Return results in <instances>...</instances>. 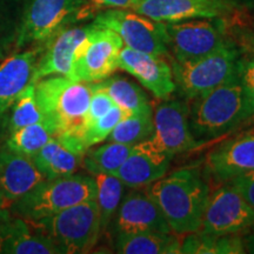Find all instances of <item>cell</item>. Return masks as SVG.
Instances as JSON below:
<instances>
[{"instance_id": "1", "label": "cell", "mask_w": 254, "mask_h": 254, "mask_svg": "<svg viewBox=\"0 0 254 254\" xmlns=\"http://www.w3.org/2000/svg\"><path fill=\"white\" fill-rule=\"evenodd\" d=\"M92 97L91 82L65 75H50L36 81V99L44 123L55 138L75 153L84 155V129Z\"/></svg>"}, {"instance_id": "2", "label": "cell", "mask_w": 254, "mask_h": 254, "mask_svg": "<svg viewBox=\"0 0 254 254\" xmlns=\"http://www.w3.org/2000/svg\"><path fill=\"white\" fill-rule=\"evenodd\" d=\"M147 194L177 234L198 232L209 196V186L195 167H184L150 184Z\"/></svg>"}, {"instance_id": "3", "label": "cell", "mask_w": 254, "mask_h": 254, "mask_svg": "<svg viewBox=\"0 0 254 254\" xmlns=\"http://www.w3.org/2000/svg\"><path fill=\"white\" fill-rule=\"evenodd\" d=\"M189 107L190 132L202 144L231 133L253 118L238 74L192 99Z\"/></svg>"}, {"instance_id": "4", "label": "cell", "mask_w": 254, "mask_h": 254, "mask_svg": "<svg viewBox=\"0 0 254 254\" xmlns=\"http://www.w3.org/2000/svg\"><path fill=\"white\" fill-rule=\"evenodd\" d=\"M95 192L93 177L73 173L45 179L12 202L8 209L25 220L37 222L74 205L95 199Z\"/></svg>"}, {"instance_id": "5", "label": "cell", "mask_w": 254, "mask_h": 254, "mask_svg": "<svg viewBox=\"0 0 254 254\" xmlns=\"http://www.w3.org/2000/svg\"><path fill=\"white\" fill-rule=\"evenodd\" d=\"M239 57L238 40L232 39L225 46L199 59L177 62L171 58L177 90L186 99L207 93L238 74Z\"/></svg>"}, {"instance_id": "6", "label": "cell", "mask_w": 254, "mask_h": 254, "mask_svg": "<svg viewBox=\"0 0 254 254\" xmlns=\"http://www.w3.org/2000/svg\"><path fill=\"white\" fill-rule=\"evenodd\" d=\"M31 224L55 241L62 254L90 252L103 233L95 199Z\"/></svg>"}, {"instance_id": "7", "label": "cell", "mask_w": 254, "mask_h": 254, "mask_svg": "<svg viewBox=\"0 0 254 254\" xmlns=\"http://www.w3.org/2000/svg\"><path fill=\"white\" fill-rule=\"evenodd\" d=\"M86 0H28L13 52L44 45L71 23L80 19Z\"/></svg>"}, {"instance_id": "8", "label": "cell", "mask_w": 254, "mask_h": 254, "mask_svg": "<svg viewBox=\"0 0 254 254\" xmlns=\"http://www.w3.org/2000/svg\"><path fill=\"white\" fill-rule=\"evenodd\" d=\"M171 58L177 62L199 59L233 39L224 18H198L165 23Z\"/></svg>"}, {"instance_id": "9", "label": "cell", "mask_w": 254, "mask_h": 254, "mask_svg": "<svg viewBox=\"0 0 254 254\" xmlns=\"http://www.w3.org/2000/svg\"><path fill=\"white\" fill-rule=\"evenodd\" d=\"M93 24L116 32L129 49L160 57L170 55L165 23L131 8L104 9L95 15Z\"/></svg>"}, {"instance_id": "10", "label": "cell", "mask_w": 254, "mask_h": 254, "mask_svg": "<svg viewBox=\"0 0 254 254\" xmlns=\"http://www.w3.org/2000/svg\"><path fill=\"white\" fill-rule=\"evenodd\" d=\"M124 43L116 32L92 24L88 34L75 51L67 78L75 81L97 82L118 69Z\"/></svg>"}, {"instance_id": "11", "label": "cell", "mask_w": 254, "mask_h": 254, "mask_svg": "<svg viewBox=\"0 0 254 254\" xmlns=\"http://www.w3.org/2000/svg\"><path fill=\"white\" fill-rule=\"evenodd\" d=\"M209 193L201 227L209 236L244 234L254 231V207L228 182Z\"/></svg>"}, {"instance_id": "12", "label": "cell", "mask_w": 254, "mask_h": 254, "mask_svg": "<svg viewBox=\"0 0 254 254\" xmlns=\"http://www.w3.org/2000/svg\"><path fill=\"white\" fill-rule=\"evenodd\" d=\"M190 107L186 101H166L155 109L152 114L153 132L145 144L152 150L170 157L192 151L202 145L196 140L190 128Z\"/></svg>"}, {"instance_id": "13", "label": "cell", "mask_w": 254, "mask_h": 254, "mask_svg": "<svg viewBox=\"0 0 254 254\" xmlns=\"http://www.w3.org/2000/svg\"><path fill=\"white\" fill-rule=\"evenodd\" d=\"M236 0H139L133 11L160 23L198 18H227L237 11Z\"/></svg>"}, {"instance_id": "14", "label": "cell", "mask_w": 254, "mask_h": 254, "mask_svg": "<svg viewBox=\"0 0 254 254\" xmlns=\"http://www.w3.org/2000/svg\"><path fill=\"white\" fill-rule=\"evenodd\" d=\"M111 225L114 236L142 232H172L157 204L146 190H140L124 194Z\"/></svg>"}, {"instance_id": "15", "label": "cell", "mask_w": 254, "mask_h": 254, "mask_svg": "<svg viewBox=\"0 0 254 254\" xmlns=\"http://www.w3.org/2000/svg\"><path fill=\"white\" fill-rule=\"evenodd\" d=\"M118 69L129 73L158 99H168L177 90L172 67L165 57L124 46L119 53Z\"/></svg>"}, {"instance_id": "16", "label": "cell", "mask_w": 254, "mask_h": 254, "mask_svg": "<svg viewBox=\"0 0 254 254\" xmlns=\"http://www.w3.org/2000/svg\"><path fill=\"white\" fill-rule=\"evenodd\" d=\"M0 253L62 254L55 241L5 207L0 211Z\"/></svg>"}, {"instance_id": "17", "label": "cell", "mask_w": 254, "mask_h": 254, "mask_svg": "<svg viewBox=\"0 0 254 254\" xmlns=\"http://www.w3.org/2000/svg\"><path fill=\"white\" fill-rule=\"evenodd\" d=\"M251 171H254V134L222 142L205 161V172L217 183H226Z\"/></svg>"}, {"instance_id": "18", "label": "cell", "mask_w": 254, "mask_h": 254, "mask_svg": "<svg viewBox=\"0 0 254 254\" xmlns=\"http://www.w3.org/2000/svg\"><path fill=\"white\" fill-rule=\"evenodd\" d=\"M92 25L82 27H66L55 37L44 44L34 69L33 81L50 77V75H65L71 71L75 51L81 41L86 38Z\"/></svg>"}, {"instance_id": "19", "label": "cell", "mask_w": 254, "mask_h": 254, "mask_svg": "<svg viewBox=\"0 0 254 254\" xmlns=\"http://www.w3.org/2000/svg\"><path fill=\"white\" fill-rule=\"evenodd\" d=\"M44 45L18 51L0 63V118L8 112L14 101L33 81L34 69Z\"/></svg>"}, {"instance_id": "20", "label": "cell", "mask_w": 254, "mask_h": 254, "mask_svg": "<svg viewBox=\"0 0 254 254\" xmlns=\"http://www.w3.org/2000/svg\"><path fill=\"white\" fill-rule=\"evenodd\" d=\"M46 178L38 170L32 158L0 147V190L11 205Z\"/></svg>"}, {"instance_id": "21", "label": "cell", "mask_w": 254, "mask_h": 254, "mask_svg": "<svg viewBox=\"0 0 254 254\" xmlns=\"http://www.w3.org/2000/svg\"><path fill=\"white\" fill-rule=\"evenodd\" d=\"M172 157L152 150L145 141L133 146L131 153L116 176L129 189H140L148 186L167 173Z\"/></svg>"}, {"instance_id": "22", "label": "cell", "mask_w": 254, "mask_h": 254, "mask_svg": "<svg viewBox=\"0 0 254 254\" xmlns=\"http://www.w3.org/2000/svg\"><path fill=\"white\" fill-rule=\"evenodd\" d=\"M182 241L171 232H142L114 236V249L119 254H178Z\"/></svg>"}, {"instance_id": "23", "label": "cell", "mask_w": 254, "mask_h": 254, "mask_svg": "<svg viewBox=\"0 0 254 254\" xmlns=\"http://www.w3.org/2000/svg\"><path fill=\"white\" fill-rule=\"evenodd\" d=\"M82 158L84 155L75 153L58 139L52 138L32 157V160L46 179H55L77 172L82 164Z\"/></svg>"}, {"instance_id": "24", "label": "cell", "mask_w": 254, "mask_h": 254, "mask_svg": "<svg viewBox=\"0 0 254 254\" xmlns=\"http://www.w3.org/2000/svg\"><path fill=\"white\" fill-rule=\"evenodd\" d=\"M92 84L94 87L106 92L113 103L127 113H153L147 95L129 79L114 75Z\"/></svg>"}, {"instance_id": "25", "label": "cell", "mask_w": 254, "mask_h": 254, "mask_svg": "<svg viewBox=\"0 0 254 254\" xmlns=\"http://www.w3.org/2000/svg\"><path fill=\"white\" fill-rule=\"evenodd\" d=\"M180 253L190 254H244L243 236H209V234L189 233L180 245Z\"/></svg>"}, {"instance_id": "26", "label": "cell", "mask_w": 254, "mask_h": 254, "mask_svg": "<svg viewBox=\"0 0 254 254\" xmlns=\"http://www.w3.org/2000/svg\"><path fill=\"white\" fill-rule=\"evenodd\" d=\"M133 146L109 141L107 144L88 148L82 158V166L91 174H112L114 176L124 164Z\"/></svg>"}, {"instance_id": "27", "label": "cell", "mask_w": 254, "mask_h": 254, "mask_svg": "<svg viewBox=\"0 0 254 254\" xmlns=\"http://www.w3.org/2000/svg\"><path fill=\"white\" fill-rule=\"evenodd\" d=\"M95 183V201L100 214L103 233L110 227L112 219L122 202L125 185L122 180L112 174H92Z\"/></svg>"}, {"instance_id": "28", "label": "cell", "mask_w": 254, "mask_h": 254, "mask_svg": "<svg viewBox=\"0 0 254 254\" xmlns=\"http://www.w3.org/2000/svg\"><path fill=\"white\" fill-rule=\"evenodd\" d=\"M52 138H55L52 129L46 123L41 122L9 133L5 146L17 153L32 158Z\"/></svg>"}, {"instance_id": "29", "label": "cell", "mask_w": 254, "mask_h": 254, "mask_svg": "<svg viewBox=\"0 0 254 254\" xmlns=\"http://www.w3.org/2000/svg\"><path fill=\"white\" fill-rule=\"evenodd\" d=\"M25 5V0H0V59L14 50Z\"/></svg>"}, {"instance_id": "30", "label": "cell", "mask_w": 254, "mask_h": 254, "mask_svg": "<svg viewBox=\"0 0 254 254\" xmlns=\"http://www.w3.org/2000/svg\"><path fill=\"white\" fill-rule=\"evenodd\" d=\"M152 114H128L114 127L106 140L128 146H134L146 140V139L150 138L152 132H153Z\"/></svg>"}, {"instance_id": "31", "label": "cell", "mask_w": 254, "mask_h": 254, "mask_svg": "<svg viewBox=\"0 0 254 254\" xmlns=\"http://www.w3.org/2000/svg\"><path fill=\"white\" fill-rule=\"evenodd\" d=\"M11 114L7 122V132L17 131L21 127L44 122L43 113L36 99V82L32 81L11 106ZM8 110V111H9Z\"/></svg>"}, {"instance_id": "32", "label": "cell", "mask_w": 254, "mask_h": 254, "mask_svg": "<svg viewBox=\"0 0 254 254\" xmlns=\"http://www.w3.org/2000/svg\"><path fill=\"white\" fill-rule=\"evenodd\" d=\"M237 40L240 46L238 77L254 118V40L251 33L243 34Z\"/></svg>"}, {"instance_id": "33", "label": "cell", "mask_w": 254, "mask_h": 254, "mask_svg": "<svg viewBox=\"0 0 254 254\" xmlns=\"http://www.w3.org/2000/svg\"><path fill=\"white\" fill-rule=\"evenodd\" d=\"M126 111L120 109L116 104L111 107L107 113L97 119L90 125H87L84 129V142L87 148L106 140L107 136L111 134L113 128L118 125L120 120L128 116Z\"/></svg>"}, {"instance_id": "34", "label": "cell", "mask_w": 254, "mask_h": 254, "mask_svg": "<svg viewBox=\"0 0 254 254\" xmlns=\"http://www.w3.org/2000/svg\"><path fill=\"white\" fill-rule=\"evenodd\" d=\"M92 86V97L90 101V107H88V112L86 116V122H85V127L90 125L100 117H103L105 113H107L113 106L114 103L110 98V95L104 92L103 90L94 87L93 84L91 82Z\"/></svg>"}, {"instance_id": "35", "label": "cell", "mask_w": 254, "mask_h": 254, "mask_svg": "<svg viewBox=\"0 0 254 254\" xmlns=\"http://www.w3.org/2000/svg\"><path fill=\"white\" fill-rule=\"evenodd\" d=\"M228 183L236 187L238 192L246 199V201L254 207V171L240 174L228 180Z\"/></svg>"}, {"instance_id": "36", "label": "cell", "mask_w": 254, "mask_h": 254, "mask_svg": "<svg viewBox=\"0 0 254 254\" xmlns=\"http://www.w3.org/2000/svg\"><path fill=\"white\" fill-rule=\"evenodd\" d=\"M138 1L139 0H92V7L86 4L81 12V18H86L98 8H133Z\"/></svg>"}, {"instance_id": "37", "label": "cell", "mask_w": 254, "mask_h": 254, "mask_svg": "<svg viewBox=\"0 0 254 254\" xmlns=\"http://www.w3.org/2000/svg\"><path fill=\"white\" fill-rule=\"evenodd\" d=\"M243 241L244 246H245V252L254 254V231H251L249 233L244 234Z\"/></svg>"}, {"instance_id": "38", "label": "cell", "mask_w": 254, "mask_h": 254, "mask_svg": "<svg viewBox=\"0 0 254 254\" xmlns=\"http://www.w3.org/2000/svg\"><path fill=\"white\" fill-rule=\"evenodd\" d=\"M5 207H7V202H6L4 195H2L1 190H0V211H1V209H4Z\"/></svg>"}, {"instance_id": "39", "label": "cell", "mask_w": 254, "mask_h": 254, "mask_svg": "<svg viewBox=\"0 0 254 254\" xmlns=\"http://www.w3.org/2000/svg\"><path fill=\"white\" fill-rule=\"evenodd\" d=\"M244 1L249 5H254V0H244Z\"/></svg>"}, {"instance_id": "40", "label": "cell", "mask_w": 254, "mask_h": 254, "mask_svg": "<svg viewBox=\"0 0 254 254\" xmlns=\"http://www.w3.org/2000/svg\"><path fill=\"white\" fill-rule=\"evenodd\" d=\"M250 33H251V36H252V39L254 40V27H253V31L250 32Z\"/></svg>"}]
</instances>
